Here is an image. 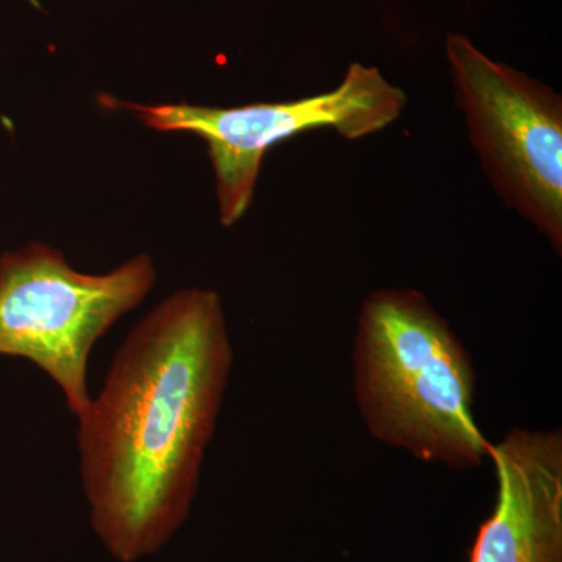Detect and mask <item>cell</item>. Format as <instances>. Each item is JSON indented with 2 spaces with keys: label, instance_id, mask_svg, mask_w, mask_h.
<instances>
[{
  "label": "cell",
  "instance_id": "1",
  "mask_svg": "<svg viewBox=\"0 0 562 562\" xmlns=\"http://www.w3.org/2000/svg\"><path fill=\"white\" fill-rule=\"evenodd\" d=\"M217 292L184 288L144 317L77 416L92 531L120 562L157 554L190 517L231 382Z\"/></svg>",
  "mask_w": 562,
  "mask_h": 562
},
{
  "label": "cell",
  "instance_id": "2",
  "mask_svg": "<svg viewBox=\"0 0 562 562\" xmlns=\"http://www.w3.org/2000/svg\"><path fill=\"white\" fill-rule=\"evenodd\" d=\"M355 395L373 438L457 471L490 460L473 416L471 355L424 294L373 291L362 302L353 346Z\"/></svg>",
  "mask_w": 562,
  "mask_h": 562
},
{
  "label": "cell",
  "instance_id": "3",
  "mask_svg": "<svg viewBox=\"0 0 562 562\" xmlns=\"http://www.w3.org/2000/svg\"><path fill=\"white\" fill-rule=\"evenodd\" d=\"M155 280L147 255L92 276L70 268L61 251L44 244L7 251L0 258V355L33 362L77 417L91 401L92 349L147 297Z\"/></svg>",
  "mask_w": 562,
  "mask_h": 562
},
{
  "label": "cell",
  "instance_id": "4",
  "mask_svg": "<svg viewBox=\"0 0 562 562\" xmlns=\"http://www.w3.org/2000/svg\"><path fill=\"white\" fill-rule=\"evenodd\" d=\"M446 55L454 102L492 188L561 255V94L465 36L449 35Z\"/></svg>",
  "mask_w": 562,
  "mask_h": 562
},
{
  "label": "cell",
  "instance_id": "5",
  "mask_svg": "<svg viewBox=\"0 0 562 562\" xmlns=\"http://www.w3.org/2000/svg\"><path fill=\"white\" fill-rule=\"evenodd\" d=\"M408 99L373 66L351 63L338 87L290 102L214 109L191 103L127 105L155 131L187 132L205 140L216 177L225 227L254 201L262 158L276 144L316 128H335L346 139L382 132L402 116Z\"/></svg>",
  "mask_w": 562,
  "mask_h": 562
},
{
  "label": "cell",
  "instance_id": "6",
  "mask_svg": "<svg viewBox=\"0 0 562 562\" xmlns=\"http://www.w3.org/2000/svg\"><path fill=\"white\" fill-rule=\"evenodd\" d=\"M494 512L469 562H562V435L514 428L492 443Z\"/></svg>",
  "mask_w": 562,
  "mask_h": 562
}]
</instances>
